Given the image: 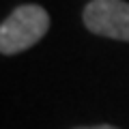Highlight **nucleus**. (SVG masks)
<instances>
[{
	"instance_id": "obj_1",
	"label": "nucleus",
	"mask_w": 129,
	"mask_h": 129,
	"mask_svg": "<svg viewBox=\"0 0 129 129\" xmlns=\"http://www.w3.org/2000/svg\"><path fill=\"white\" fill-rule=\"evenodd\" d=\"M50 28V15L39 5H22L0 26V52L5 56L30 50L45 37Z\"/></svg>"
},
{
	"instance_id": "obj_2",
	"label": "nucleus",
	"mask_w": 129,
	"mask_h": 129,
	"mask_svg": "<svg viewBox=\"0 0 129 129\" xmlns=\"http://www.w3.org/2000/svg\"><path fill=\"white\" fill-rule=\"evenodd\" d=\"M82 19L99 37L129 41V2L125 0H90L84 7Z\"/></svg>"
},
{
	"instance_id": "obj_3",
	"label": "nucleus",
	"mask_w": 129,
	"mask_h": 129,
	"mask_svg": "<svg viewBox=\"0 0 129 129\" xmlns=\"http://www.w3.org/2000/svg\"><path fill=\"white\" fill-rule=\"evenodd\" d=\"M75 129H118L114 125H92V127H75Z\"/></svg>"
}]
</instances>
